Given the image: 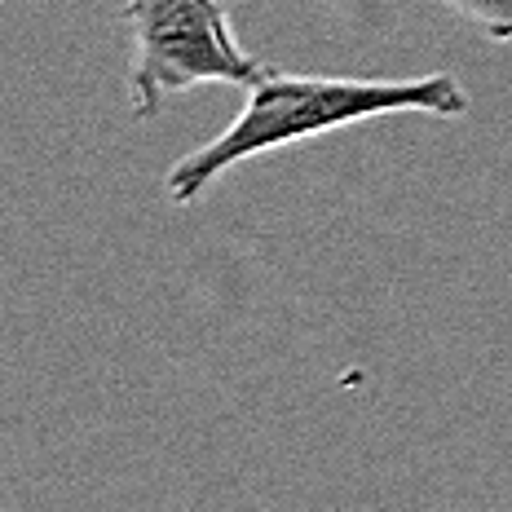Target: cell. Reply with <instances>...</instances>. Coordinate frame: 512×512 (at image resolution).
Masks as SVG:
<instances>
[{
  "mask_svg": "<svg viewBox=\"0 0 512 512\" xmlns=\"http://www.w3.org/2000/svg\"><path fill=\"white\" fill-rule=\"evenodd\" d=\"M468 93L451 71L433 76H301V71H265L248 89L239 115L212 142L181 155L164 173V195L173 204L204 199L230 168L261 159L270 151L301 146L309 137H327L336 128H354L389 115H433L460 120L468 115Z\"/></svg>",
  "mask_w": 512,
  "mask_h": 512,
  "instance_id": "obj_1",
  "label": "cell"
},
{
  "mask_svg": "<svg viewBox=\"0 0 512 512\" xmlns=\"http://www.w3.org/2000/svg\"><path fill=\"white\" fill-rule=\"evenodd\" d=\"M124 23L133 120H155L173 98L204 84L248 93L270 71L234 36L226 0H124Z\"/></svg>",
  "mask_w": 512,
  "mask_h": 512,
  "instance_id": "obj_2",
  "label": "cell"
},
{
  "mask_svg": "<svg viewBox=\"0 0 512 512\" xmlns=\"http://www.w3.org/2000/svg\"><path fill=\"white\" fill-rule=\"evenodd\" d=\"M323 5H332V0H323ZM437 5L455 9L473 27H482L495 45L512 49V0H437Z\"/></svg>",
  "mask_w": 512,
  "mask_h": 512,
  "instance_id": "obj_3",
  "label": "cell"
}]
</instances>
